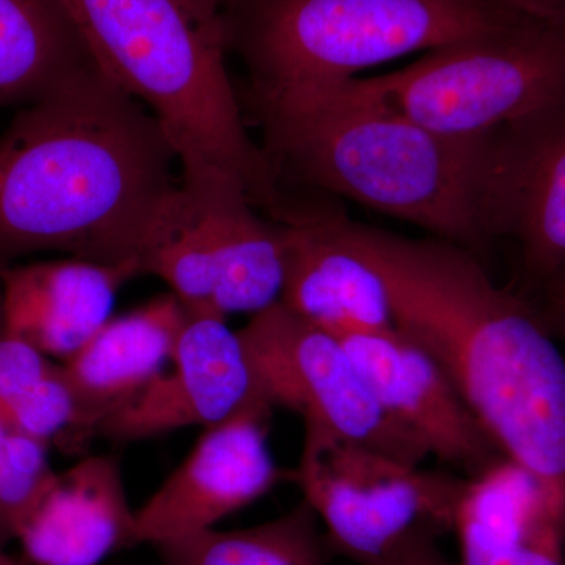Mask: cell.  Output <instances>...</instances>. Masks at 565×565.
<instances>
[{"mask_svg": "<svg viewBox=\"0 0 565 565\" xmlns=\"http://www.w3.org/2000/svg\"><path fill=\"white\" fill-rule=\"evenodd\" d=\"M174 166L162 126L102 68L28 104L0 136V274L62 252L145 275Z\"/></svg>", "mask_w": 565, "mask_h": 565, "instance_id": "7a4b0ae2", "label": "cell"}, {"mask_svg": "<svg viewBox=\"0 0 565 565\" xmlns=\"http://www.w3.org/2000/svg\"><path fill=\"white\" fill-rule=\"evenodd\" d=\"M292 481L318 515L329 553L384 565L415 535L455 533L470 479L305 427Z\"/></svg>", "mask_w": 565, "mask_h": 565, "instance_id": "52a82bcc", "label": "cell"}, {"mask_svg": "<svg viewBox=\"0 0 565 565\" xmlns=\"http://www.w3.org/2000/svg\"><path fill=\"white\" fill-rule=\"evenodd\" d=\"M256 384L273 407L303 427L348 438L422 465L426 446L385 414L340 338L281 302L253 315L239 332Z\"/></svg>", "mask_w": 565, "mask_h": 565, "instance_id": "9c48e42d", "label": "cell"}, {"mask_svg": "<svg viewBox=\"0 0 565 565\" xmlns=\"http://www.w3.org/2000/svg\"><path fill=\"white\" fill-rule=\"evenodd\" d=\"M340 212L296 196L275 223L285 237L286 275L280 302L327 332L396 329L392 297L373 264L338 232Z\"/></svg>", "mask_w": 565, "mask_h": 565, "instance_id": "5bb4252c", "label": "cell"}, {"mask_svg": "<svg viewBox=\"0 0 565 565\" xmlns=\"http://www.w3.org/2000/svg\"><path fill=\"white\" fill-rule=\"evenodd\" d=\"M479 212L487 239H511L525 288L565 266V102L486 137Z\"/></svg>", "mask_w": 565, "mask_h": 565, "instance_id": "30bf717a", "label": "cell"}, {"mask_svg": "<svg viewBox=\"0 0 565 565\" xmlns=\"http://www.w3.org/2000/svg\"><path fill=\"white\" fill-rule=\"evenodd\" d=\"M145 275L166 281L189 313H259L281 299V226L247 199L204 202L181 184L159 215Z\"/></svg>", "mask_w": 565, "mask_h": 565, "instance_id": "ba28073f", "label": "cell"}, {"mask_svg": "<svg viewBox=\"0 0 565 565\" xmlns=\"http://www.w3.org/2000/svg\"><path fill=\"white\" fill-rule=\"evenodd\" d=\"M514 2L525 3V6L535 7V9L553 11V13L565 14V0H514Z\"/></svg>", "mask_w": 565, "mask_h": 565, "instance_id": "d4e9b609", "label": "cell"}, {"mask_svg": "<svg viewBox=\"0 0 565 565\" xmlns=\"http://www.w3.org/2000/svg\"><path fill=\"white\" fill-rule=\"evenodd\" d=\"M96 68L65 0H0V107L39 102Z\"/></svg>", "mask_w": 565, "mask_h": 565, "instance_id": "d6986e66", "label": "cell"}, {"mask_svg": "<svg viewBox=\"0 0 565 565\" xmlns=\"http://www.w3.org/2000/svg\"><path fill=\"white\" fill-rule=\"evenodd\" d=\"M158 565H326V539L311 505L243 530L215 527L154 545Z\"/></svg>", "mask_w": 565, "mask_h": 565, "instance_id": "ffe728a7", "label": "cell"}, {"mask_svg": "<svg viewBox=\"0 0 565 565\" xmlns=\"http://www.w3.org/2000/svg\"><path fill=\"white\" fill-rule=\"evenodd\" d=\"M440 535L423 533L405 542L384 565H457L441 552Z\"/></svg>", "mask_w": 565, "mask_h": 565, "instance_id": "cb8c5ba5", "label": "cell"}, {"mask_svg": "<svg viewBox=\"0 0 565 565\" xmlns=\"http://www.w3.org/2000/svg\"><path fill=\"white\" fill-rule=\"evenodd\" d=\"M55 366L54 360L11 326L0 297V412L32 393Z\"/></svg>", "mask_w": 565, "mask_h": 565, "instance_id": "7402d4cb", "label": "cell"}, {"mask_svg": "<svg viewBox=\"0 0 565 565\" xmlns=\"http://www.w3.org/2000/svg\"><path fill=\"white\" fill-rule=\"evenodd\" d=\"M55 476L50 446L22 433L0 412V550L17 541Z\"/></svg>", "mask_w": 565, "mask_h": 565, "instance_id": "44dd1931", "label": "cell"}, {"mask_svg": "<svg viewBox=\"0 0 565 565\" xmlns=\"http://www.w3.org/2000/svg\"><path fill=\"white\" fill-rule=\"evenodd\" d=\"M134 516L117 457H85L55 476L17 541L31 565H102L132 546Z\"/></svg>", "mask_w": 565, "mask_h": 565, "instance_id": "e0dca14e", "label": "cell"}, {"mask_svg": "<svg viewBox=\"0 0 565 565\" xmlns=\"http://www.w3.org/2000/svg\"><path fill=\"white\" fill-rule=\"evenodd\" d=\"M136 277V267L79 258L14 264L0 274V297L11 326L65 363L109 322L118 289Z\"/></svg>", "mask_w": 565, "mask_h": 565, "instance_id": "2e32d148", "label": "cell"}, {"mask_svg": "<svg viewBox=\"0 0 565 565\" xmlns=\"http://www.w3.org/2000/svg\"><path fill=\"white\" fill-rule=\"evenodd\" d=\"M514 0H218L226 51L247 96L329 90L360 71L504 28Z\"/></svg>", "mask_w": 565, "mask_h": 565, "instance_id": "5b68a950", "label": "cell"}, {"mask_svg": "<svg viewBox=\"0 0 565 565\" xmlns=\"http://www.w3.org/2000/svg\"><path fill=\"white\" fill-rule=\"evenodd\" d=\"M343 85L435 132L482 139L565 102V14L527 7L498 31Z\"/></svg>", "mask_w": 565, "mask_h": 565, "instance_id": "8992f818", "label": "cell"}, {"mask_svg": "<svg viewBox=\"0 0 565 565\" xmlns=\"http://www.w3.org/2000/svg\"><path fill=\"white\" fill-rule=\"evenodd\" d=\"M457 565H565L563 520L514 463L470 479L457 512Z\"/></svg>", "mask_w": 565, "mask_h": 565, "instance_id": "ac0fdd59", "label": "cell"}, {"mask_svg": "<svg viewBox=\"0 0 565 565\" xmlns=\"http://www.w3.org/2000/svg\"><path fill=\"white\" fill-rule=\"evenodd\" d=\"M338 232L384 278L396 329L438 363L505 459L544 490L565 530V352L526 294L473 253L349 221Z\"/></svg>", "mask_w": 565, "mask_h": 565, "instance_id": "6da1fadb", "label": "cell"}, {"mask_svg": "<svg viewBox=\"0 0 565 565\" xmlns=\"http://www.w3.org/2000/svg\"><path fill=\"white\" fill-rule=\"evenodd\" d=\"M259 399L266 401L239 332L223 316L188 311L172 370L110 415L96 435L129 444L182 427L206 429Z\"/></svg>", "mask_w": 565, "mask_h": 565, "instance_id": "7c38bea8", "label": "cell"}, {"mask_svg": "<svg viewBox=\"0 0 565 565\" xmlns=\"http://www.w3.org/2000/svg\"><path fill=\"white\" fill-rule=\"evenodd\" d=\"M274 407L255 401L206 427L191 455L134 516L132 546H152L211 530L243 511L292 471L275 462L267 445Z\"/></svg>", "mask_w": 565, "mask_h": 565, "instance_id": "8fae6325", "label": "cell"}, {"mask_svg": "<svg viewBox=\"0 0 565 565\" xmlns=\"http://www.w3.org/2000/svg\"><path fill=\"white\" fill-rule=\"evenodd\" d=\"M96 65L159 121L182 188L206 202L247 199L269 217L286 200L247 131L226 70L218 0H65Z\"/></svg>", "mask_w": 565, "mask_h": 565, "instance_id": "277c9868", "label": "cell"}, {"mask_svg": "<svg viewBox=\"0 0 565 565\" xmlns=\"http://www.w3.org/2000/svg\"><path fill=\"white\" fill-rule=\"evenodd\" d=\"M188 310L161 294L109 322L63 363L77 404L76 446L152 384L172 363Z\"/></svg>", "mask_w": 565, "mask_h": 565, "instance_id": "9a60e30c", "label": "cell"}, {"mask_svg": "<svg viewBox=\"0 0 565 565\" xmlns=\"http://www.w3.org/2000/svg\"><path fill=\"white\" fill-rule=\"evenodd\" d=\"M282 191L303 185L412 223L481 258L486 137L452 139L349 90L247 96Z\"/></svg>", "mask_w": 565, "mask_h": 565, "instance_id": "3957f363", "label": "cell"}, {"mask_svg": "<svg viewBox=\"0 0 565 565\" xmlns=\"http://www.w3.org/2000/svg\"><path fill=\"white\" fill-rule=\"evenodd\" d=\"M0 565H24L20 561L7 555L6 550H0Z\"/></svg>", "mask_w": 565, "mask_h": 565, "instance_id": "484cf974", "label": "cell"}, {"mask_svg": "<svg viewBox=\"0 0 565 565\" xmlns=\"http://www.w3.org/2000/svg\"><path fill=\"white\" fill-rule=\"evenodd\" d=\"M385 414L468 479L504 462L433 356L399 330L334 334Z\"/></svg>", "mask_w": 565, "mask_h": 565, "instance_id": "4fadbf2b", "label": "cell"}, {"mask_svg": "<svg viewBox=\"0 0 565 565\" xmlns=\"http://www.w3.org/2000/svg\"><path fill=\"white\" fill-rule=\"evenodd\" d=\"M565 352V266L526 292Z\"/></svg>", "mask_w": 565, "mask_h": 565, "instance_id": "603a6c76", "label": "cell"}]
</instances>
